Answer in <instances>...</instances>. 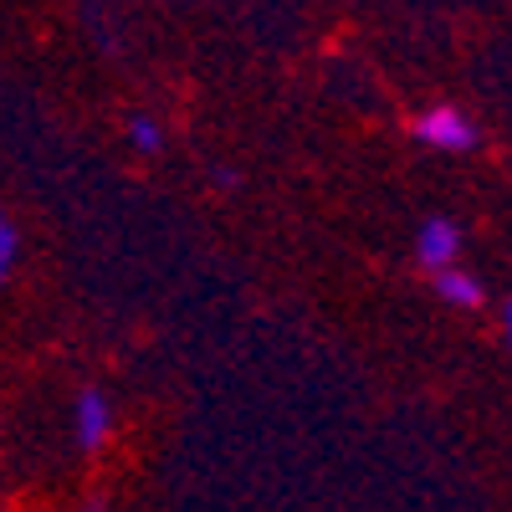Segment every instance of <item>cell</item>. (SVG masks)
Instances as JSON below:
<instances>
[{
  "instance_id": "obj_4",
  "label": "cell",
  "mask_w": 512,
  "mask_h": 512,
  "mask_svg": "<svg viewBox=\"0 0 512 512\" xmlns=\"http://www.w3.org/2000/svg\"><path fill=\"white\" fill-rule=\"evenodd\" d=\"M436 292H441V303H451V308H482V282L472 272H461V267L436 272Z\"/></svg>"
},
{
  "instance_id": "obj_2",
  "label": "cell",
  "mask_w": 512,
  "mask_h": 512,
  "mask_svg": "<svg viewBox=\"0 0 512 512\" xmlns=\"http://www.w3.org/2000/svg\"><path fill=\"white\" fill-rule=\"evenodd\" d=\"M410 134H415L420 144H431V149H472V144H477L472 118L456 113V108H431V113H420V118L410 123Z\"/></svg>"
},
{
  "instance_id": "obj_7",
  "label": "cell",
  "mask_w": 512,
  "mask_h": 512,
  "mask_svg": "<svg viewBox=\"0 0 512 512\" xmlns=\"http://www.w3.org/2000/svg\"><path fill=\"white\" fill-rule=\"evenodd\" d=\"M507 338H512V308H507Z\"/></svg>"
},
{
  "instance_id": "obj_3",
  "label": "cell",
  "mask_w": 512,
  "mask_h": 512,
  "mask_svg": "<svg viewBox=\"0 0 512 512\" xmlns=\"http://www.w3.org/2000/svg\"><path fill=\"white\" fill-rule=\"evenodd\" d=\"M456 256H461V231H456V221L436 216V221H425V226L415 231V262H420L425 272L456 267Z\"/></svg>"
},
{
  "instance_id": "obj_1",
  "label": "cell",
  "mask_w": 512,
  "mask_h": 512,
  "mask_svg": "<svg viewBox=\"0 0 512 512\" xmlns=\"http://www.w3.org/2000/svg\"><path fill=\"white\" fill-rule=\"evenodd\" d=\"M113 425H118V415H113V400L103 390H77V400H72V446L82 456H98L113 441Z\"/></svg>"
},
{
  "instance_id": "obj_5",
  "label": "cell",
  "mask_w": 512,
  "mask_h": 512,
  "mask_svg": "<svg viewBox=\"0 0 512 512\" xmlns=\"http://www.w3.org/2000/svg\"><path fill=\"white\" fill-rule=\"evenodd\" d=\"M16 256H21V231H16V221L0 210V287H6V277L16 272Z\"/></svg>"
},
{
  "instance_id": "obj_6",
  "label": "cell",
  "mask_w": 512,
  "mask_h": 512,
  "mask_svg": "<svg viewBox=\"0 0 512 512\" xmlns=\"http://www.w3.org/2000/svg\"><path fill=\"white\" fill-rule=\"evenodd\" d=\"M128 139H134L139 154H159V149H164V128H159L154 118L139 113V118H128Z\"/></svg>"
}]
</instances>
